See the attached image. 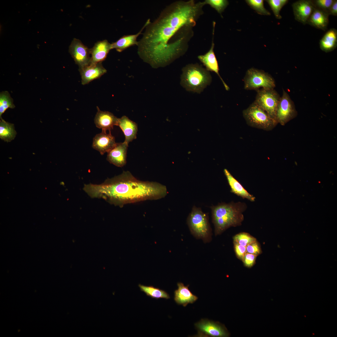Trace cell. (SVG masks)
<instances>
[{"instance_id":"obj_1","label":"cell","mask_w":337,"mask_h":337,"mask_svg":"<svg viewBox=\"0 0 337 337\" xmlns=\"http://www.w3.org/2000/svg\"><path fill=\"white\" fill-rule=\"evenodd\" d=\"M204 5L203 1L179 0L166 7L145 27L137 45L139 56L152 66L158 67L184 54Z\"/></svg>"},{"instance_id":"obj_2","label":"cell","mask_w":337,"mask_h":337,"mask_svg":"<svg viewBox=\"0 0 337 337\" xmlns=\"http://www.w3.org/2000/svg\"><path fill=\"white\" fill-rule=\"evenodd\" d=\"M83 190L92 198H102L121 208L127 204L160 199L168 193L165 186L139 180L128 171L108 178L100 184H85Z\"/></svg>"},{"instance_id":"obj_3","label":"cell","mask_w":337,"mask_h":337,"mask_svg":"<svg viewBox=\"0 0 337 337\" xmlns=\"http://www.w3.org/2000/svg\"><path fill=\"white\" fill-rule=\"evenodd\" d=\"M247 207L245 203L240 202L222 203L211 206L215 235L221 233L230 227L240 225L243 220L242 213Z\"/></svg>"},{"instance_id":"obj_4","label":"cell","mask_w":337,"mask_h":337,"mask_svg":"<svg viewBox=\"0 0 337 337\" xmlns=\"http://www.w3.org/2000/svg\"><path fill=\"white\" fill-rule=\"evenodd\" d=\"M212 81L209 71L198 63L189 64L182 69L180 84L187 91L200 94Z\"/></svg>"},{"instance_id":"obj_5","label":"cell","mask_w":337,"mask_h":337,"mask_svg":"<svg viewBox=\"0 0 337 337\" xmlns=\"http://www.w3.org/2000/svg\"><path fill=\"white\" fill-rule=\"evenodd\" d=\"M187 223L192 234L206 243L211 240L212 232L208 215L201 209L194 206L187 219Z\"/></svg>"},{"instance_id":"obj_6","label":"cell","mask_w":337,"mask_h":337,"mask_svg":"<svg viewBox=\"0 0 337 337\" xmlns=\"http://www.w3.org/2000/svg\"><path fill=\"white\" fill-rule=\"evenodd\" d=\"M242 115L247 124L252 127L270 131L278 124L263 109L254 102L243 111Z\"/></svg>"},{"instance_id":"obj_7","label":"cell","mask_w":337,"mask_h":337,"mask_svg":"<svg viewBox=\"0 0 337 337\" xmlns=\"http://www.w3.org/2000/svg\"><path fill=\"white\" fill-rule=\"evenodd\" d=\"M244 88L257 90L261 89H274L275 81L272 76L262 70L252 68L247 70L244 78Z\"/></svg>"},{"instance_id":"obj_8","label":"cell","mask_w":337,"mask_h":337,"mask_svg":"<svg viewBox=\"0 0 337 337\" xmlns=\"http://www.w3.org/2000/svg\"><path fill=\"white\" fill-rule=\"evenodd\" d=\"M256 91L257 93L254 102L263 109L277 122L276 115L281 97L279 95L274 89H261Z\"/></svg>"},{"instance_id":"obj_9","label":"cell","mask_w":337,"mask_h":337,"mask_svg":"<svg viewBox=\"0 0 337 337\" xmlns=\"http://www.w3.org/2000/svg\"><path fill=\"white\" fill-rule=\"evenodd\" d=\"M194 325L198 331L195 337H227L230 335L225 326L218 322L202 319Z\"/></svg>"},{"instance_id":"obj_10","label":"cell","mask_w":337,"mask_h":337,"mask_svg":"<svg viewBox=\"0 0 337 337\" xmlns=\"http://www.w3.org/2000/svg\"><path fill=\"white\" fill-rule=\"evenodd\" d=\"M297 115L293 101L287 92L283 90L276 110V119L277 123L284 125L296 117Z\"/></svg>"},{"instance_id":"obj_11","label":"cell","mask_w":337,"mask_h":337,"mask_svg":"<svg viewBox=\"0 0 337 337\" xmlns=\"http://www.w3.org/2000/svg\"><path fill=\"white\" fill-rule=\"evenodd\" d=\"M69 52L79 69L88 66L91 62L90 49L79 39H73L69 47Z\"/></svg>"},{"instance_id":"obj_12","label":"cell","mask_w":337,"mask_h":337,"mask_svg":"<svg viewBox=\"0 0 337 337\" xmlns=\"http://www.w3.org/2000/svg\"><path fill=\"white\" fill-rule=\"evenodd\" d=\"M215 22H213L212 37L211 47L209 51L204 55L198 56V60L206 67L208 71L214 72L219 76L222 81L225 89L228 90L229 88L221 77L219 73V68L217 61L214 51V36Z\"/></svg>"},{"instance_id":"obj_13","label":"cell","mask_w":337,"mask_h":337,"mask_svg":"<svg viewBox=\"0 0 337 337\" xmlns=\"http://www.w3.org/2000/svg\"><path fill=\"white\" fill-rule=\"evenodd\" d=\"M295 19L305 24L307 22L315 7L312 0H300L292 5Z\"/></svg>"},{"instance_id":"obj_14","label":"cell","mask_w":337,"mask_h":337,"mask_svg":"<svg viewBox=\"0 0 337 337\" xmlns=\"http://www.w3.org/2000/svg\"><path fill=\"white\" fill-rule=\"evenodd\" d=\"M116 143L115 137L110 132L107 133L106 131L102 130L94 137L92 146L101 155H103L114 148Z\"/></svg>"},{"instance_id":"obj_15","label":"cell","mask_w":337,"mask_h":337,"mask_svg":"<svg viewBox=\"0 0 337 337\" xmlns=\"http://www.w3.org/2000/svg\"><path fill=\"white\" fill-rule=\"evenodd\" d=\"M128 146V144L124 141L116 143L115 147L107 153V160L118 167L124 166L126 163Z\"/></svg>"},{"instance_id":"obj_16","label":"cell","mask_w":337,"mask_h":337,"mask_svg":"<svg viewBox=\"0 0 337 337\" xmlns=\"http://www.w3.org/2000/svg\"><path fill=\"white\" fill-rule=\"evenodd\" d=\"M79 71L81 78V83L87 84L92 81L100 78L107 72L101 63H90L88 66L80 68Z\"/></svg>"},{"instance_id":"obj_17","label":"cell","mask_w":337,"mask_h":337,"mask_svg":"<svg viewBox=\"0 0 337 337\" xmlns=\"http://www.w3.org/2000/svg\"><path fill=\"white\" fill-rule=\"evenodd\" d=\"M97 109V112L94 119L96 127L101 129L102 130L110 132L114 126H117L119 118L110 112L101 110L98 106Z\"/></svg>"},{"instance_id":"obj_18","label":"cell","mask_w":337,"mask_h":337,"mask_svg":"<svg viewBox=\"0 0 337 337\" xmlns=\"http://www.w3.org/2000/svg\"><path fill=\"white\" fill-rule=\"evenodd\" d=\"M177 285L178 289L174 291V299L178 304L185 307L188 304H193L197 300L198 297L189 289V285L185 286L181 282H178Z\"/></svg>"},{"instance_id":"obj_19","label":"cell","mask_w":337,"mask_h":337,"mask_svg":"<svg viewBox=\"0 0 337 337\" xmlns=\"http://www.w3.org/2000/svg\"><path fill=\"white\" fill-rule=\"evenodd\" d=\"M224 173L230 187L231 193L243 198L247 199L250 201H255V197L249 193L227 169H224Z\"/></svg>"},{"instance_id":"obj_20","label":"cell","mask_w":337,"mask_h":337,"mask_svg":"<svg viewBox=\"0 0 337 337\" xmlns=\"http://www.w3.org/2000/svg\"><path fill=\"white\" fill-rule=\"evenodd\" d=\"M111 49V44L107 40L97 42L94 46L90 49L91 55L90 63H101L106 58Z\"/></svg>"},{"instance_id":"obj_21","label":"cell","mask_w":337,"mask_h":337,"mask_svg":"<svg viewBox=\"0 0 337 337\" xmlns=\"http://www.w3.org/2000/svg\"><path fill=\"white\" fill-rule=\"evenodd\" d=\"M117 126L120 127L123 132L125 136L124 142L128 144L136 138L137 125L127 117L123 116L119 118Z\"/></svg>"},{"instance_id":"obj_22","label":"cell","mask_w":337,"mask_h":337,"mask_svg":"<svg viewBox=\"0 0 337 337\" xmlns=\"http://www.w3.org/2000/svg\"><path fill=\"white\" fill-rule=\"evenodd\" d=\"M150 21V19H148L142 28L137 33L124 36L115 42L111 44V49H115L117 51L120 52L134 45L137 46L138 43V42L137 41V38L142 34V31Z\"/></svg>"},{"instance_id":"obj_23","label":"cell","mask_w":337,"mask_h":337,"mask_svg":"<svg viewBox=\"0 0 337 337\" xmlns=\"http://www.w3.org/2000/svg\"><path fill=\"white\" fill-rule=\"evenodd\" d=\"M329 15L327 13L315 8L307 24L317 29L325 31L329 24Z\"/></svg>"},{"instance_id":"obj_24","label":"cell","mask_w":337,"mask_h":337,"mask_svg":"<svg viewBox=\"0 0 337 337\" xmlns=\"http://www.w3.org/2000/svg\"><path fill=\"white\" fill-rule=\"evenodd\" d=\"M320 49L325 52L333 51L337 46V31L331 28L328 31L320 42Z\"/></svg>"},{"instance_id":"obj_25","label":"cell","mask_w":337,"mask_h":337,"mask_svg":"<svg viewBox=\"0 0 337 337\" xmlns=\"http://www.w3.org/2000/svg\"><path fill=\"white\" fill-rule=\"evenodd\" d=\"M17 134L14 125L5 121L0 120V138L4 141L10 142L14 139Z\"/></svg>"},{"instance_id":"obj_26","label":"cell","mask_w":337,"mask_h":337,"mask_svg":"<svg viewBox=\"0 0 337 337\" xmlns=\"http://www.w3.org/2000/svg\"><path fill=\"white\" fill-rule=\"evenodd\" d=\"M138 286L141 291L144 292L148 296L153 298L168 299L170 298L169 295L167 292L159 288L152 286H146L141 284H139Z\"/></svg>"},{"instance_id":"obj_27","label":"cell","mask_w":337,"mask_h":337,"mask_svg":"<svg viewBox=\"0 0 337 337\" xmlns=\"http://www.w3.org/2000/svg\"><path fill=\"white\" fill-rule=\"evenodd\" d=\"M15 106L13 100L7 91H3L0 93V118L2 119V115L8 108L14 109Z\"/></svg>"},{"instance_id":"obj_28","label":"cell","mask_w":337,"mask_h":337,"mask_svg":"<svg viewBox=\"0 0 337 337\" xmlns=\"http://www.w3.org/2000/svg\"><path fill=\"white\" fill-rule=\"evenodd\" d=\"M268 3L271 8L276 17L281 19L282 17L280 14L281 8L288 2V0H267Z\"/></svg>"},{"instance_id":"obj_29","label":"cell","mask_w":337,"mask_h":337,"mask_svg":"<svg viewBox=\"0 0 337 337\" xmlns=\"http://www.w3.org/2000/svg\"><path fill=\"white\" fill-rule=\"evenodd\" d=\"M245 1L251 8L254 10L258 14L264 15H271L270 12L264 7L263 0H246Z\"/></svg>"},{"instance_id":"obj_30","label":"cell","mask_w":337,"mask_h":337,"mask_svg":"<svg viewBox=\"0 0 337 337\" xmlns=\"http://www.w3.org/2000/svg\"><path fill=\"white\" fill-rule=\"evenodd\" d=\"M233 241L234 243L247 247L250 244L256 241L255 238L249 234L245 232H242L234 236L233 237Z\"/></svg>"},{"instance_id":"obj_31","label":"cell","mask_w":337,"mask_h":337,"mask_svg":"<svg viewBox=\"0 0 337 337\" xmlns=\"http://www.w3.org/2000/svg\"><path fill=\"white\" fill-rule=\"evenodd\" d=\"M204 2L205 5H208L215 9L221 16L222 13L229 4V2L227 0H205Z\"/></svg>"},{"instance_id":"obj_32","label":"cell","mask_w":337,"mask_h":337,"mask_svg":"<svg viewBox=\"0 0 337 337\" xmlns=\"http://www.w3.org/2000/svg\"><path fill=\"white\" fill-rule=\"evenodd\" d=\"M334 0H315L312 2L315 8L322 11L328 14L329 12Z\"/></svg>"},{"instance_id":"obj_33","label":"cell","mask_w":337,"mask_h":337,"mask_svg":"<svg viewBox=\"0 0 337 337\" xmlns=\"http://www.w3.org/2000/svg\"><path fill=\"white\" fill-rule=\"evenodd\" d=\"M257 256L255 255L246 253L242 260L245 266L248 268L252 267L255 263Z\"/></svg>"},{"instance_id":"obj_34","label":"cell","mask_w":337,"mask_h":337,"mask_svg":"<svg viewBox=\"0 0 337 337\" xmlns=\"http://www.w3.org/2000/svg\"><path fill=\"white\" fill-rule=\"evenodd\" d=\"M247 252L256 255L260 254L261 253L260 246L256 241L252 243L246 247Z\"/></svg>"},{"instance_id":"obj_35","label":"cell","mask_w":337,"mask_h":337,"mask_svg":"<svg viewBox=\"0 0 337 337\" xmlns=\"http://www.w3.org/2000/svg\"><path fill=\"white\" fill-rule=\"evenodd\" d=\"M235 252L237 257L242 260L243 257L247 253L246 247L243 246L236 243H234Z\"/></svg>"},{"instance_id":"obj_36","label":"cell","mask_w":337,"mask_h":337,"mask_svg":"<svg viewBox=\"0 0 337 337\" xmlns=\"http://www.w3.org/2000/svg\"><path fill=\"white\" fill-rule=\"evenodd\" d=\"M329 15H331L334 16L337 15V1L334 0V1L331 5L329 10Z\"/></svg>"}]
</instances>
